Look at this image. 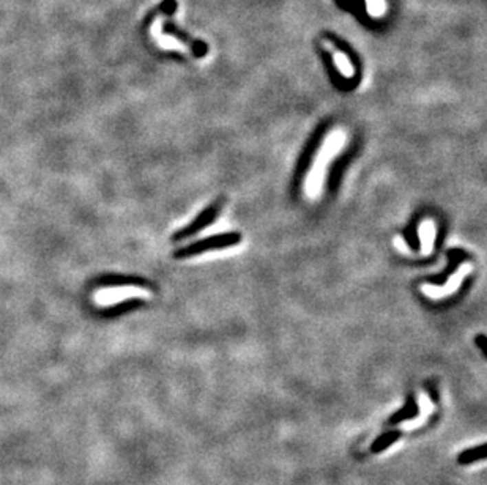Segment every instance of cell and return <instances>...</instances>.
Listing matches in <instances>:
<instances>
[{
  "instance_id": "obj_1",
  "label": "cell",
  "mask_w": 487,
  "mask_h": 485,
  "mask_svg": "<svg viewBox=\"0 0 487 485\" xmlns=\"http://www.w3.org/2000/svg\"><path fill=\"white\" fill-rule=\"evenodd\" d=\"M149 292L138 285H107L94 292V303L98 307H113L128 300L147 298Z\"/></svg>"
},
{
  "instance_id": "obj_6",
  "label": "cell",
  "mask_w": 487,
  "mask_h": 485,
  "mask_svg": "<svg viewBox=\"0 0 487 485\" xmlns=\"http://www.w3.org/2000/svg\"><path fill=\"white\" fill-rule=\"evenodd\" d=\"M486 444H479L476 447H470V449L464 451L462 454H459L457 463L459 465H470V463H475L478 460H484L486 457Z\"/></svg>"
},
{
  "instance_id": "obj_5",
  "label": "cell",
  "mask_w": 487,
  "mask_h": 485,
  "mask_svg": "<svg viewBox=\"0 0 487 485\" xmlns=\"http://www.w3.org/2000/svg\"><path fill=\"white\" fill-rule=\"evenodd\" d=\"M399 438H400L399 430H389V432L382 433L377 440H374V443H372L371 452H374V454H380V452L387 451L388 447Z\"/></svg>"
},
{
  "instance_id": "obj_7",
  "label": "cell",
  "mask_w": 487,
  "mask_h": 485,
  "mask_svg": "<svg viewBox=\"0 0 487 485\" xmlns=\"http://www.w3.org/2000/svg\"><path fill=\"white\" fill-rule=\"evenodd\" d=\"M325 46H327L328 49H329V52H332L334 62L338 63V68L340 69V71H343V73L345 74V76H351V74H354V68H351V63H350L349 58L345 57L344 54L340 52V51L334 49V47H333L332 45H329L328 41H325Z\"/></svg>"
},
{
  "instance_id": "obj_4",
  "label": "cell",
  "mask_w": 487,
  "mask_h": 485,
  "mask_svg": "<svg viewBox=\"0 0 487 485\" xmlns=\"http://www.w3.org/2000/svg\"><path fill=\"white\" fill-rule=\"evenodd\" d=\"M420 414V408L416 405L415 398L412 396H409L407 402H405V405L402 409H399L398 413H394L391 419H389V424H399L404 421H410V419H415Z\"/></svg>"
},
{
  "instance_id": "obj_3",
  "label": "cell",
  "mask_w": 487,
  "mask_h": 485,
  "mask_svg": "<svg viewBox=\"0 0 487 485\" xmlns=\"http://www.w3.org/2000/svg\"><path fill=\"white\" fill-rule=\"evenodd\" d=\"M218 205L216 207H212V208H208V210H205V212L200 214V216L194 221V223L189 225V227H186L185 230H182L180 234H178L175 238H185V236H189V235H193V234H196V232H199L202 227H205V225H208L212 221L215 219L216 216V213H218Z\"/></svg>"
},
{
  "instance_id": "obj_2",
  "label": "cell",
  "mask_w": 487,
  "mask_h": 485,
  "mask_svg": "<svg viewBox=\"0 0 487 485\" xmlns=\"http://www.w3.org/2000/svg\"><path fill=\"white\" fill-rule=\"evenodd\" d=\"M240 240V235L237 234H227V235H216L212 238L202 240L199 242H194V245L185 247V249L178 251V257H189V256H196L200 252L208 251V249H218V247H226L237 245V241Z\"/></svg>"
}]
</instances>
